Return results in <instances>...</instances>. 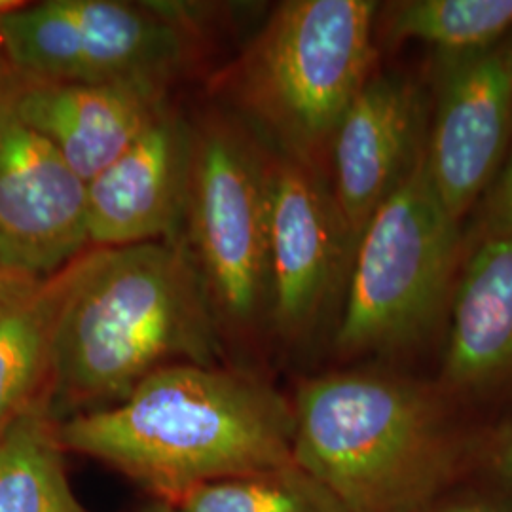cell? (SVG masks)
Listing matches in <instances>:
<instances>
[{
	"label": "cell",
	"instance_id": "obj_9",
	"mask_svg": "<svg viewBox=\"0 0 512 512\" xmlns=\"http://www.w3.org/2000/svg\"><path fill=\"white\" fill-rule=\"evenodd\" d=\"M355 243L321 169L291 156L270 164V315L287 338L308 334L348 275Z\"/></svg>",
	"mask_w": 512,
	"mask_h": 512
},
{
	"label": "cell",
	"instance_id": "obj_25",
	"mask_svg": "<svg viewBox=\"0 0 512 512\" xmlns=\"http://www.w3.org/2000/svg\"><path fill=\"white\" fill-rule=\"evenodd\" d=\"M2 54H4V52H2V46H0V65H2Z\"/></svg>",
	"mask_w": 512,
	"mask_h": 512
},
{
	"label": "cell",
	"instance_id": "obj_21",
	"mask_svg": "<svg viewBox=\"0 0 512 512\" xmlns=\"http://www.w3.org/2000/svg\"><path fill=\"white\" fill-rule=\"evenodd\" d=\"M23 6H25V4L18 2V0H0V16L10 14V12L19 10V8H23Z\"/></svg>",
	"mask_w": 512,
	"mask_h": 512
},
{
	"label": "cell",
	"instance_id": "obj_13",
	"mask_svg": "<svg viewBox=\"0 0 512 512\" xmlns=\"http://www.w3.org/2000/svg\"><path fill=\"white\" fill-rule=\"evenodd\" d=\"M21 122L40 133L90 183L147 129L162 107L160 90L27 78L2 88Z\"/></svg>",
	"mask_w": 512,
	"mask_h": 512
},
{
	"label": "cell",
	"instance_id": "obj_2",
	"mask_svg": "<svg viewBox=\"0 0 512 512\" xmlns=\"http://www.w3.org/2000/svg\"><path fill=\"white\" fill-rule=\"evenodd\" d=\"M57 437L165 503L294 463L293 408L253 376L213 365L164 366L122 401L59 421Z\"/></svg>",
	"mask_w": 512,
	"mask_h": 512
},
{
	"label": "cell",
	"instance_id": "obj_5",
	"mask_svg": "<svg viewBox=\"0 0 512 512\" xmlns=\"http://www.w3.org/2000/svg\"><path fill=\"white\" fill-rule=\"evenodd\" d=\"M461 260V222L440 202L423 152L357 239L338 351L355 357L418 346L448 311Z\"/></svg>",
	"mask_w": 512,
	"mask_h": 512
},
{
	"label": "cell",
	"instance_id": "obj_14",
	"mask_svg": "<svg viewBox=\"0 0 512 512\" xmlns=\"http://www.w3.org/2000/svg\"><path fill=\"white\" fill-rule=\"evenodd\" d=\"M442 382L478 393L512 378V239H476L450 298Z\"/></svg>",
	"mask_w": 512,
	"mask_h": 512
},
{
	"label": "cell",
	"instance_id": "obj_22",
	"mask_svg": "<svg viewBox=\"0 0 512 512\" xmlns=\"http://www.w3.org/2000/svg\"><path fill=\"white\" fill-rule=\"evenodd\" d=\"M141 512H175V509H173V505H169L165 501H158V503L150 505V507L143 509Z\"/></svg>",
	"mask_w": 512,
	"mask_h": 512
},
{
	"label": "cell",
	"instance_id": "obj_12",
	"mask_svg": "<svg viewBox=\"0 0 512 512\" xmlns=\"http://www.w3.org/2000/svg\"><path fill=\"white\" fill-rule=\"evenodd\" d=\"M194 131L162 109L90 183V247H128L167 238L186 213Z\"/></svg>",
	"mask_w": 512,
	"mask_h": 512
},
{
	"label": "cell",
	"instance_id": "obj_4",
	"mask_svg": "<svg viewBox=\"0 0 512 512\" xmlns=\"http://www.w3.org/2000/svg\"><path fill=\"white\" fill-rule=\"evenodd\" d=\"M380 4L281 2L239 69V97L285 156L315 169L376 63ZM323 171V169H321Z\"/></svg>",
	"mask_w": 512,
	"mask_h": 512
},
{
	"label": "cell",
	"instance_id": "obj_1",
	"mask_svg": "<svg viewBox=\"0 0 512 512\" xmlns=\"http://www.w3.org/2000/svg\"><path fill=\"white\" fill-rule=\"evenodd\" d=\"M215 321L183 243L90 247L67 264L50 410L105 408L164 366L213 365Z\"/></svg>",
	"mask_w": 512,
	"mask_h": 512
},
{
	"label": "cell",
	"instance_id": "obj_17",
	"mask_svg": "<svg viewBox=\"0 0 512 512\" xmlns=\"http://www.w3.org/2000/svg\"><path fill=\"white\" fill-rule=\"evenodd\" d=\"M380 14L387 37L418 40L440 55L478 52L512 33V0H403Z\"/></svg>",
	"mask_w": 512,
	"mask_h": 512
},
{
	"label": "cell",
	"instance_id": "obj_10",
	"mask_svg": "<svg viewBox=\"0 0 512 512\" xmlns=\"http://www.w3.org/2000/svg\"><path fill=\"white\" fill-rule=\"evenodd\" d=\"M86 183L0 90V264L48 277L90 249Z\"/></svg>",
	"mask_w": 512,
	"mask_h": 512
},
{
	"label": "cell",
	"instance_id": "obj_6",
	"mask_svg": "<svg viewBox=\"0 0 512 512\" xmlns=\"http://www.w3.org/2000/svg\"><path fill=\"white\" fill-rule=\"evenodd\" d=\"M270 164L236 129L194 131L190 255L217 321L249 327L270 306Z\"/></svg>",
	"mask_w": 512,
	"mask_h": 512
},
{
	"label": "cell",
	"instance_id": "obj_18",
	"mask_svg": "<svg viewBox=\"0 0 512 512\" xmlns=\"http://www.w3.org/2000/svg\"><path fill=\"white\" fill-rule=\"evenodd\" d=\"M169 505L175 512H346L296 463L222 478Z\"/></svg>",
	"mask_w": 512,
	"mask_h": 512
},
{
	"label": "cell",
	"instance_id": "obj_20",
	"mask_svg": "<svg viewBox=\"0 0 512 512\" xmlns=\"http://www.w3.org/2000/svg\"><path fill=\"white\" fill-rule=\"evenodd\" d=\"M495 471L512 486V429L499 442L494 454Z\"/></svg>",
	"mask_w": 512,
	"mask_h": 512
},
{
	"label": "cell",
	"instance_id": "obj_11",
	"mask_svg": "<svg viewBox=\"0 0 512 512\" xmlns=\"http://www.w3.org/2000/svg\"><path fill=\"white\" fill-rule=\"evenodd\" d=\"M431 105L401 74H372L344 112L330 143L332 194L357 239L380 205L420 162Z\"/></svg>",
	"mask_w": 512,
	"mask_h": 512
},
{
	"label": "cell",
	"instance_id": "obj_15",
	"mask_svg": "<svg viewBox=\"0 0 512 512\" xmlns=\"http://www.w3.org/2000/svg\"><path fill=\"white\" fill-rule=\"evenodd\" d=\"M67 266L48 277L6 275L0 281V433L50 404L57 311Z\"/></svg>",
	"mask_w": 512,
	"mask_h": 512
},
{
	"label": "cell",
	"instance_id": "obj_16",
	"mask_svg": "<svg viewBox=\"0 0 512 512\" xmlns=\"http://www.w3.org/2000/svg\"><path fill=\"white\" fill-rule=\"evenodd\" d=\"M50 404L0 433V512H88L74 497Z\"/></svg>",
	"mask_w": 512,
	"mask_h": 512
},
{
	"label": "cell",
	"instance_id": "obj_7",
	"mask_svg": "<svg viewBox=\"0 0 512 512\" xmlns=\"http://www.w3.org/2000/svg\"><path fill=\"white\" fill-rule=\"evenodd\" d=\"M0 46L27 78L156 88L175 73V21L116 0H50L0 16Z\"/></svg>",
	"mask_w": 512,
	"mask_h": 512
},
{
	"label": "cell",
	"instance_id": "obj_3",
	"mask_svg": "<svg viewBox=\"0 0 512 512\" xmlns=\"http://www.w3.org/2000/svg\"><path fill=\"white\" fill-rule=\"evenodd\" d=\"M293 461L346 512H414L452 480L459 448L435 391L332 372L298 389Z\"/></svg>",
	"mask_w": 512,
	"mask_h": 512
},
{
	"label": "cell",
	"instance_id": "obj_24",
	"mask_svg": "<svg viewBox=\"0 0 512 512\" xmlns=\"http://www.w3.org/2000/svg\"><path fill=\"white\" fill-rule=\"evenodd\" d=\"M10 274H14V272H12V270H6V268H4V266H2V264H0V281H2V279H4V277H6V275H10Z\"/></svg>",
	"mask_w": 512,
	"mask_h": 512
},
{
	"label": "cell",
	"instance_id": "obj_23",
	"mask_svg": "<svg viewBox=\"0 0 512 512\" xmlns=\"http://www.w3.org/2000/svg\"><path fill=\"white\" fill-rule=\"evenodd\" d=\"M450 512H503L497 511V509H486V507H463V509H456V511Z\"/></svg>",
	"mask_w": 512,
	"mask_h": 512
},
{
	"label": "cell",
	"instance_id": "obj_8",
	"mask_svg": "<svg viewBox=\"0 0 512 512\" xmlns=\"http://www.w3.org/2000/svg\"><path fill=\"white\" fill-rule=\"evenodd\" d=\"M425 167L461 222L494 181L512 143V33L490 48L440 55Z\"/></svg>",
	"mask_w": 512,
	"mask_h": 512
},
{
	"label": "cell",
	"instance_id": "obj_19",
	"mask_svg": "<svg viewBox=\"0 0 512 512\" xmlns=\"http://www.w3.org/2000/svg\"><path fill=\"white\" fill-rule=\"evenodd\" d=\"M476 205L475 241L512 239V143L494 181Z\"/></svg>",
	"mask_w": 512,
	"mask_h": 512
}]
</instances>
